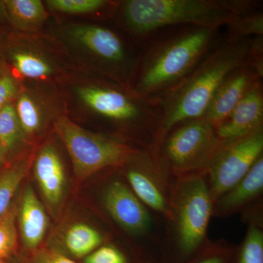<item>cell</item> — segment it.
Listing matches in <instances>:
<instances>
[{"label": "cell", "mask_w": 263, "mask_h": 263, "mask_svg": "<svg viewBox=\"0 0 263 263\" xmlns=\"http://www.w3.org/2000/svg\"><path fill=\"white\" fill-rule=\"evenodd\" d=\"M262 127L263 90L262 80H259L216 129L223 143L247 136Z\"/></svg>", "instance_id": "7c38bea8"}, {"label": "cell", "mask_w": 263, "mask_h": 263, "mask_svg": "<svg viewBox=\"0 0 263 263\" xmlns=\"http://www.w3.org/2000/svg\"><path fill=\"white\" fill-rule=\"evenodd\" d=\"M238 246L224 240L209 241L183 263H233Z\"/></svg>", "instance_id": "603a6c76"}, {"label": "cell", "mask_w": 263, "mask_h": 263, "mask_svg": "<svg viewBox=\"0 0 263 263\" xmlns=\"http://www.w3.org/2000/svg\"><path fill=\"white\" fill-rule=\"evenodd\" d=\"M121 168L135 195L167 224L171 218V195L174 179L158 155L151 150H138Z\"/></svg>", "instance_id": "ba28073f"}, {"label": "cell", "mask_w": 263, "mask_h": 263, "mask_svg": "<svg viewBox=\"0 0 263 263\" xmlns=\"http://www.w3.org/2000/svg\"><path fill=\"white\" fill-rule=\"evenodd\" d=\"M28 263H78L54 249H37L32 253Z\"/></svg>", "instance_id": "f1b7e54d"}, {"label": "cell", "mask_w": 263, "mask_h": 263, "mask_svg": "<svg viewBox=\"0 0 263 263\" xmlns=\"http://www.w3.org/2000/svg\"><path fill=\"white\" fill-rule=\"evenodd\" d=\"M252 40L229 36L213 46L194 70L161 99L162 119L153 152L175 127L203 117L221 83L249 61Z\"/></svg>", "instance_id": "6da1fadb"}, {"label": "cell", "mask_w": 263, "mask_h": 263, "mask_svg": "<svg viewBox=\"0 0 263 263\" xmlns=\"http://www.w3.org/2000/svg\"><path fill=\"white\" fill-rule=\"evenodd\" d=\"M29 162L24 159L0 174V217L10 209L15 193L28 172Z\"/></svg>", "instance_id": "44dd1931"}, {"label": "cell", "mask_w": 263, "mask_h": 263, "mask_svg": "<svg viewBox=\"0 0 263 263\" xmlns=\"http://www.w3.org/2000/svg\"><path fill=\"white\" fill-rule=\"evenodd\" d=\"M263 156V127L221 143L206 171L213 202L248 174Z\"/></svg>", "instance_id": "9c48e42d"}, {"label": "cell", "mask_w": 263, "mask_h": 263, "mask_svg": "<svg viewBox=\"0 0 263 263\" xmlns=\"http://www.w3.org/2000/svg\"><path fill=\"white\" fill-rule=\"evenodd\" d=\"M105 243V237L86 223H76L67 228L63 237V246L71 257L84 259Z\"/></svg>", "instance_id": "d6986e66"}, {"label": "cell", "mask_w": 263, "mask_h": 263, "mask_svg": "<svg viewBox=\"0 0 263 263\" xmlns=\"http://www.w3.org/2000/svg\"><path fill=\"white\" fill-rule=\"evenodd\" d=\"M14 107L24 134L32 136L41 130L48 115L41 99L30 91H21Z\"/></svg>", "instance_id": "ffe728a7"}, {"label": "cell", "mask_w": 263, "mask_h": 263, "mask_svg": "<svg viewBox=\"0 0 263 263\" xmlns=\"http://www.w3.org/2000/svg\"><path fill=\"white\" fill-rule=\"evenodd\" d=\"M8 70L6 67V63L3 57L0 54V74L3 73L4 71Z\"/></svg>", "instance_id": "1f68e13d"}, {"label": "cell", "mask_w": 263, "mask_h": 263, "mask_svg": "<svg viewBox=\"0 0 263 263\" xmlns=\"http://www.w3.org/2000/svg\"><path fill=\"white\" fill-rule=\"evenodd\" d=\"M217 31L183 26L177 32L152 43L131 81L132 91L139 98L160 103L210 51Z\"/></svg>", "instance_id": "7a4b0ae2"}, {"label": "cell", "mask_w": 263, "mask_h": 263, "mask_svg": "<svg viewBox=\"0 0 263 263\" xmlns=\"http://www.w3.org/2000/svg\"><path fill=\"white\" fill-rule=\"evenodd\" d=\"M145 263H155V262H153V261H148V262H146Z\"/></svg>", "instance_id": "d6a6232c"}, {"label": "cell", "mask_w": 263, "mask_h": 263, "mask_svg": "<svg viewBox=\"0 0 263 263\" xmlns=\"http://www.w3.org/2000/svg\"><path fill=\"white\" fill-rule=\"evenodd\" d=\"M213 202L206 173L174 180L171 195V218L164 240L169 247L167 263H183L209 241L208 229Z\"/></svg>", "instance_id": "3957f363"}, {"label": "cell", "mask_w": 263, "mask_h": 263, "mask_svg": "<svg viewBox=\"0 0 263 263\" xmlns=\"http://www.w3.org/2000/svg\"><path fill=\"white\" fill-rule=\"evenodd\" d=\"M84 263H130L121 249L112 245H103L84 259Z\"/></svg>", "instance_id": "4316f807"}, {"label": "cell", "mask_w": 263, "mask_h": 263, "mask_svg": "<svg viewBox=\"0 0 263 263\" xmlns=\"http://www.w3.org/2000/svg\"><path fill=\"white\" fill-rule=\"evenodd\" d=\"M34 174L45 200L53 209L58 207L65 195L66 176L61 157L51 143L45 145L38 152Z\"/></svg>", "instance_id": "9a60e30c"}, {"label": "cell", "mask_w": 263, "mask_h": 263, "mask_svg": "<svg viewBox=\"0 0 263 263\" xmlns=\"http://www.w3.org/2000/svg\"><path fill=\"white\" fill-rule=\"evenodd\" d=\"M24 135L14 105L9 104L2 108L0 110V141L7 157L16 151Z\"/></svg>", "instance_id": "7402d4cb"}, {"label": "cell", "mask_w": 263, "mask_h": 263, "mask_svg": "<svg viewBox=\"0 0 263 263\" xmlns=\"http://www.w3.org/2000/svg\"><path fill=\"white\" fill-rule=\"evenodd\" d=\"M6 157L7 155L6 153H5L4 147H3L2 142L0 141V166L4 163L5 160H6Z\"/></svg>", "instance_id": "4dcf8cb0"}, {"label": "cell", "mask_w": 263, "mask_h": 263, "mask_svg": "<svg viewBox=\"0 0 263 263\" xmlns=\"http://www.w3.org/2000/svg\"><path fill=\"white\" fill-rule=\"evenodd\" d=\"M262 78L249 61L235 69L216 90L202 118L216 129L229 117L254 83L262 80Z\"/></svg>", "instance_id": "8fae6325"}, {"label": "cell", "mask_w": 263, "mask_h": 263, "mask_svg": "<svg viewBox=\"0 0 263 263\" xmlns=\"http://www.w3.org/2000/svg\"><path fill=\"white\" fill-rule=\"evenodd\" d=\"M18 214L24 247L33 253L42 243L47 231L48 219L43 204L31 186L24 190Z\"/></svg>", "instance_id": "2e32d148"}, {"label": "cell", "mask_w": 263, "mask_h": 263, "mask_svg": "<svg viewBox=\"0 0 263 263\" xmlns=\"http://www.w3.org/2000/svg\"><path fill=\"white\" fill-rule=\"evenodd\" d=\"M101 202L107 215L124 233L148 240L149 245L160 240L156 235L155 217L158 216L138 198L126 180L114 179L107 183Z\"/></svg>", "instance_id": "30bf717a"}, {"label": "cell", "mask_w": 263, "mask_h": 263, "mask_svg": "<svg viewBox=\"0 0 263 263\" xmlns=\"http://www.w3.org/2000/svg\"><path fill=\"white\" fill-rule=\"evenodd\" d=\"M18 37H8L0 46L17 72L25 79L43 81L56 75V63L43 50L34 45L24 43Z\"/></svg>", "instance_id": "5bb4252c"}, {"label": "cell", "mask_w": 263, "mask_h": 263, "mask_svg": "<svg viewBox=\"0 0 263 263\" xmlns=\"http://www.w3.org/2000/svg\"><path fill=\"white\" fill-rule=\"evenodd\" d=\"M262 206L250 209L245 214L249 220L248 229L241 245L238 246L233 263H263Z\"/></svg>", "instance_id": "ac0fdd59"}, {"label": "cell", "mask_w": 263, "mask_h": 263, "mask_svg": "<svg viewBox=\"0 0 263 263\" xmlns=\"http://www.w3.org/2000/svg\"><path fill=\"white\" fill-rule=\"evenodd\" d=\"M64 37L89 55L110 80L131 90L132 61L125 43L117 32L97 24H74L66 28Z\"/></svg>", "instance_id": "52a82bcc"}, {"label": "cell", "mask_w": 263, "mask_h": 263, "mask_svg": "<svg viewBox=\"0 0 263 263\" xmlns=\"http://www.w3.org/2000/svg\"><path fill=\"white\" fill-rule=\"evenodd\" d=\"M16 211L10 206L0 217V262L8 258L17 247V230L15 226Z\"/></svg>", "instance_id": "484cf974"}, {"label": "cell", "mask_w": 263, "mask_h": 263, "mask_svg": "<svg viewBox=\"0 0 263 263\" xmlns=\"http://www.w3.org/2000/svg\"><path fill=\"white\" fill-rule=\"evenodd\" d=\"M228 26L230 37L248 38L262 36L263 15L258 10H254L236 15Z\"/></svg>", "instance_id": "d4e9b609"}, {"label": "cell", "mask_w": 263, "mask_h": 263, "mask_svg": "<svg viewBox=\"0 0 263 263\" xmlns=\"http://www.w3.org/2000/svg\"><path fill=\"white\" fill-rule=\"evenodd\" d=\"M45 3L52 11L70 15L97 13L113 5L105 0H48Z\"/></svg>", "instance_id": "cb8c5ba5"}, {"label": "cell", "mask_w": 263, "mask_h": 263, "mask_svg": "<svg viewBox=\"0 0 263 263\" xmlns=\"http://www.w3.org/2000/svg\"><path fill=\"white\" fill-rule=\"evenodd\" d=\"M54 129L70 155L79 181L122 167L140 150L112 136L83 129L65 116L57 118Z\"/></svg>", "instance_id": "5b68a950"}, {"label": "cell", "mask_w": 263, "mask_h": 263, "mask_svg": "<svg viewBox=\"0 0 263 263\" xmlns=\"http://www.w3.org/2000/svg\"><path fill=\"white\" fill-rule=\"evenodd\" d=\"M220 144L216 128L203 118H200L175 127L155 153L175 179L206 173Z\"/></svg>", "instance_id": "8992f818"}, {"label": "cell", "mask_w": 263, "mask_h": 263, "mask_svg": "<svg viewBox=\"0 0 263 263\" xmlns=\"http://www.w3.org/2000/svg\"><path fill=\"white\" fill-rule=\"evenodd\" d=\"M21 91L18 81L8 70L0 74V110L16 100Z\"/></svg>", "instance_id": "83f0119b"}, {"label": "cell", "mask_w": 263, "mask_h": 263, "mask_svg": "<svg viewBox=\"0 0 263 263\" xmlns=\"http://www.w3.org/2000/svg\"><path fill=\"white\" fill-rule=\"evenodd\" d=\"M0 263H3V262H0Z\"/></svg>", "instance_id": "836d02e7"}, {"label": "cell", "mask_w": 263, "mask_h": 263, "mask_svg": "<svg viewBox=\"0 0 263 263\" xmlns=\"http://www.w3.org/2000/svg\"><path fill=\"white\" fill-rule=\"evenodd\" d=\"M8 23L21 32H35L43 27L48 16L40 0L1 1Z\"/></svg>", "instance_id": "e0dca14e"}, {"label": "cell", "mask_w": 263, "mask_h": 263, "mask_svg": "<svg viewBox=\"0 0 263 263\" xmlns=\"http://www.w3.org/2000/svg\"><path fill=\"white\" fill-rule=\"evenodd\" d=\"M7 21L6 16L5 14L4 8L3 5L2 4V2H0V24L3 23V21ZM8 22V21H7ZM4 39L3 37V33L1 32V27H0V46L4 42Z\"/></svg>", "instance_id": "f546056e"}, {"label": "cell", "mask_w": 263, "mask_h": 263, "mask_svg": "<svg viewBox=\"0 0 263 263\" xmlns=\"http://www.w3.org/2000/svg\"><path fill=\"white\" fill-rule=\"evenodd\" d=\"M263 156L239 182L221 195L213 205V216L228 217L262 204Z\"/></svg>", "instance_id": "4fadbf2b"}, {"label": "cell", "mask_w": 263, "mask_h": 263, "mask_svg": "<svg viewBox=\"0 0 263 263\" xmlns=\"http://www.w3.org/2000/svg\"><path fill=\"white\" fill-rule=\"evenodd\" d=\"M119 15L124 28L139 38L172 27L218 30L235 17L224 0H127L121 3Z\"/></svg>", "instance_id": "277c9868"}]
</instances>
